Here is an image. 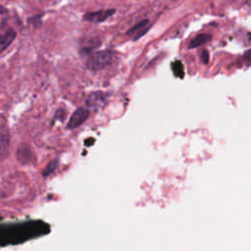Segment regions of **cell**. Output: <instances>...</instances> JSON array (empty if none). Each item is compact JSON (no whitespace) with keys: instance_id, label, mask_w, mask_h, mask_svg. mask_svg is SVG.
<instances>
[{"instance_id":"2","label":"cell","mask_w":251,"mask_h":251,"mask_svg":"<svg viewBox=\"0 0 251 251\" xmlns=\"http://www.w3.org/2000/svg\"><path fill=\"white\" fill-rule=\"evenodd\" d=\"M109 95L103 91H94L89 93L85 98V105L88 109L98 110L103 108L108 102Z\"/></svg>"},{"instance_id":"1","label":"cell","mask_w":251,"mask_h":251,"mask_svg":"<svg viewBox=\"0 0 251 251\" xmlns=\"http://www.w3.org/2000/svg\"><path fill=\"white\" fill-rule=\"evenodd\" d=\"M114 58V52L111 50H102L90 53L85 66L91 71H100L108 67Z\"/></svg>"},{"instance_id":"6","label":"cell","mask_w":251,"mask_h":251,"mask_svg":"<svg viewBox=\"0 0 251 251\" xmlns=\"http://www.w3.org/2000/svg\"><path fill=\"white\" fill-rule=\"evenodd\" d=\"M115 9H106V10H99L96 12H89L83 15V20L86 22L99 24L106 21L108 18L115 14Z\"/></svg>"},{"instance_id":"10","label":"cell","mask_w":251,"mask_h":251,"mask_svg":"<svg viewBox=\"0 0 251 251\" xmlns=\"http://www.w3.org/2000/svg\"><path fill=\"white\" fill-rule=\"evenodd\" d=\"M148 24H149V21H148L147 19L142 20V21L138 22L137 24H135L133 26H131V27L126 31V34H127V35H130V34H136V33H137V32H139L140 30H142L144 27H146Z\"/></svg>"},{"instance_id":"4","label":"cell","mask_w":251,"mask_h":251,"mask_svg":"<svg viewBox=\"0 0 251 251\" xmlns=\"http://www.w3.org/2000/svg\"><path fill=\"white\" fill-rule=\"evenodd\" d=\"M89 109L86 107H79L77 108L73 115L71 116V118L69 119V122L67 124V128L69 129H75L76 127H78L79 126H81L89 117Z\"/></svg>"},{"instance_id":"8","label":"cell","mask_w":251,"mask_h":251,"mask_svg":"<svg viewBox=\"0 0 251 251\" xmlns=\"http://www.w3.org/2000/svg\"><path fill=\"white\" fill-rule=\"evenodd\" d=\"M212 39V35L209 33H200L198 35H196L189 43L188 48L192 49V48H197L201 45L206 44L207 42H209Z\"/></svg>"},{"instance_id":"3","label":"cell","mask_w":251,"mask_h":251,"mask_svg":"<svg viewBox=\"0 0 251 251\" xmlns=\"http://www.w3.org/2000/svg\"><path fill=\"white\" fill-rule=\"evenodd\" d=\"M11 135L5 121H0V160H3L9 154Z\"/></svg>"},{"instance_id":"11","label":"cell","mask_w":251,"mask_h":251,"mask_svg":"<svg viewBox=\"0 0 251 251\" xmlns=\"http://www.w3.org/2000/svg\"><path fill=\"white\" fill-rule=\"evenodd\" d=\"M58 164H59V160L58 159H55V160L51 161L50 163H48V165L42 171V176H48L51 174H53L55 172V170L57 169Z\"/></svg>"},{"instance_id":"12","label":"cell","mask_w":251,"mask_h":251,"mask_svg":"<svg viewBox=\"0 0 251 251\" xmlns=\"http://www.w3.org/2000/svg\"><path fill=\"white\" fill-rule=\"evenodd\" d=\"M66 116H67V112L65 111V109H58L56 114L54 115V121L56 122L59 120L60 122H63L65 120Z\"/></svg>"},{"instance_id":"9","label":"cell","mask_w":251,"mask_h":251,"mask_svg":"<svg viewBox=\"0 0 251 251\" xmlns=\"http://www.w3.org/2000/svg\"><path fill=\"white\" fill-rule=\"evenodd\" d=\"M101 42L99 39L97 38H92L90 40H88L85 45H83L80 49V52L82 54H90L92 52V50H94L95 48H97L98 46H100Z\"/></svg>"},{"instance_id":"13","label":"cell","mask_w":251,"mask_h":251,"mask_svg":"<svg viewBox=\"0 0 251 251\" xmlns=\"http://www.w3.org/2000/svg\"><path fill=\"white\" fill-rule=\"evenodd\" d=\"M150 28V25H148V26H146V27H144L142 30H140L139 32H137L136 34H135V36H134V38H133V40H137L138 38H140L142 35H144L146 32H147V30Z\"/></svg>"},{"instance_id":"7","label":"cell","mask_w":251,"mask_h":251,"mask_svg":"<svg viewBox=\"0 0 251 251\" xmlns=\"http://www.w3.org/2000/svg\"><path fill=\"white\" fill-rule=\"evenodd\" d=\"M17 33L13 28H9L6 32L0 34V53L5 51L16 38Z\"/></svg>"},{"instance_id":"5","label":"cell","mask_w":251,"mask_h":251,"mask_svg":"<svg viewBox=\"0 0 251 251\" xmlns=\"http://www.w3.org/2000/svg\"><path fill=\"white\" fill-rule=\"evenodd\" d=\"M16 156L18 161L23 165H28L35 161V155L30 146L26 143H21L18 146Z\"/></svg>"},{"instance_id":"16","label":"cell","mask_w":251,"mask_h":251,"mask_svg":"<svg viewBox=\"0 0 251 251\" xmlns=\"http://www.w3.org/2000/svg\"><path fill=\"white\" fill-rule=\"evenodd\" d=\"M3 13H7V10L4 7L0 6V14H3Z\"/></svg>"},{"instance_id":"14","label":"cell","mask_w":251,"mask_h":251,"mask_svg":"<svg viewBox=\"0 0 251 251\" xmlns=\"http://www.w3.org/2000/svg\"><path fill=\"white\" fill-rule=\"evenodd\" d=\"M201 60L204 64H207L209 62V53L207 50H203L201 53Z\"/></svg>"},{"instance_id":"15","label":"cell","mask_w":251,"mask_h":251,"mask_svg":"<svg viewBox=\"0 0 251 251\" xmlns=\"http://www.w3.org/2000/svg\"><path fill=\"white\" fill-rule=\"evenodd\" d=\"M42 17V14L41 15H37V16H35V17H32V18H29L28 19V23H36L35 24V25H38V24H39V20H40V18Z\"/></svg>"}]
</instances>
